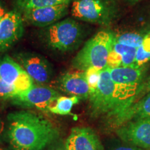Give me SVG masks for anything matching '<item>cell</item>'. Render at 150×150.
<instances>
[{
	"instance_id": "5",
	"label": "cell",
	"mask_w": 150,
	"mask_h": 150,
	"mask_svg": "<svg viewBox=\"0 0 150 150\" xmlns=\"http://www.w3.org/2000/svg\"><path fill=\"white\" fill-rule=\"evenodd\" d=\"M117 11V0H74L71 8L74 18L102 25L111 23Z\"/></svg>"
},
{
	"instance_id": "16",
	"label": "cell",
	"mask_w": 150,
	"mask_h": 150,
	"mask_svg": "<svg viewBox=\"0 0 150 150\" xmlns=\"http://www.w3.org/2000/svg\"><path fill=\"white\" fill-rule=\"evenodd\" d=\"M148 117H150V92L131 104L122 114L116 122L114 129H117L129 121Z\"/></svg>"
},
{
	"instance_id": "25",
	"label": "cell",
	"mask_w": 150,
	"mask_h": 150,
	"mask_svg": "<svg viewBox=\"0 0 150 150\" xmlns=\"http://www.w3.org/2000/svg\"><path fill=\"white\" fill-rule=\"evenodd\" d=\"M5 128L4 122L3 120L1 119V116H0V143L2 142V140L4 138V135H6Z\"/></svg>"
},
{
	"instance_id": "26",
	"label": "cell",
	"mask_w": 150,
	"mask_h": 150,
	"mask_svg": "<svg viewBox=\"0 0 150 150\" xmlns=\"http://www.w3.org/2000/svg\"><path fill=\"white\" fill-rule=\"evenodd\" d=\"M7 12L6 11L4 6L2 2L0 1V22H1V19L3 18V17L5 16V14Z\"/></svg>"
},
{
	"instance_id": "20",
	"label": "cell",
	"mask_w": 150,
	"mask_h": 150,
	"mask_svg": "<svg viewBox=\"0 0 150 150\" xmlns=\"http://www.w3.org/2000/svg\"><path fill=\"white\" fill-rule=\"evenodd\" d=\"M144 36L137 33H125L122 34L115 35V42L124 45L138 48L141 45Z\"/></svg>"
},
{
	"instance_id": "14",
	"label": "cell",
	"mask_w": 150,
	"mask_h": 150,
	"mask_svg": "<svg viewBox=\"0 0 150 150\" xmlns=\"http://www.w3.org/2000/svg\"><path fill=\"white\" fill-rule=\"evenodd\" d=\"M146 71L145 65L139 67H119L109 69L110 77L116 85L137 88L143 82Z\"/></svg>"
},
{
	"instance_id": "1",
	"label": "cell",
	"mask_w": 150,
	"mask_h": 150,
	"mask_svg": "<svg viewBox=\"0 0 150 150\" xmlns=\"http://www.w3.org/2000/svg\"><path fill=\"white\" fill-rule=\"evenodd\" d=\"M59 136L53 123L37 112L21 110L7 117L6 136L13 150H44Z\"/></svg>"
},
{
	"instance_id": "17",
	"label": "cell",
	"mask_w": 150,
	"mask_h": 150,
	"mask_svg": "<svg viewBox=\"0 0 150 150\" xmlns=\"http://www.w3.org/2000/svg\"><path fill=\"white\" fill-rule=\"evenodd\" d=\"M80 100L81 98L77 96H59L56 99L55 104L49 107L48 112L61 115H72V108Z\"/></svg>"
},
{
	"instance_id": "2",
	"label": "cell",
	"mask_w": 150,
	"mask_h": 150,
	"mask_svg": "<svg viewBox=\"0 0 150 150\" xmlns=\"http://www.w3.org/2000/svg\"><path fill=\"white\" fill-rule=\"evenodd\" d=\"M90 108L93 117H106L107 125L110 127L122 112L118 99L116 85L110 77L109 69L101 71L100 80L97 88L89 96Z\"/></svg>"
},
{
	"instance_id": "18",
	"label": "cell",
	"mask_w": 150,
	"mask_h": 150,
	"mask_svg": "<svg viewBox=\"0 0 150 150\" xmlns=\"http://www.w3.org/2000/svg\"><path fill=\"white\" fill-rule=\"evenodd\" d=\"M74 0H18V6L20 9L38 8V7L70 4Z\"/></svg>"
},
{
	"instance_id": "29",
	"label": "cell",
	"mask_w": 150,
	"mask_h": 150,
	"mask_svg": "<svg viewBox=\"0 0 150 150\" xmlns=\"http://www.w3.org/2000/svg\"><path fill=\"white\" fill-rule=\"evenodd\" d=\"M129 1H131V2H137V1H140V0H129Z\"/></svg>"
},
{
	"instance_id": "19",
	"label": "cell",
	"mask_w": 150,
	"mask_h": 150,
	"mask_svg": "<svg viewBox=\"0 0 150 150\" xmlns=\"http://www.w3.org/2000/svg\"><path fill=\"white\" fill-rule=\"evenodd\" d=\"M150 61V33L144 36L141 45L137 48L135 67H139L145 65Z\"/></svg>"
},
{
	"instance_id": "7",
	"label": "cell",
	"mask_w": 150,
	"mask_h": 150,
	"mask_svg": "<svg viewBox=\"0 0 150 150\" xmlns=\"http://www.w3.org/2000/svg\"><path fill=\"white\" fill-rule=\"evenodd\" d=\"M116 134L126 143L150 149V117L129 121L116 129Z\"/></svg>"
},
{
	"instance_id": "9",
	"label": "cell",
	"mask_w": 150,
	"mask_h": 150,
	"mask_svg": "<svg viewBox=\"0 0 150 150\" xmlns=\"http://www.w3.org/2000/svg\"><path fill=\"white\" fill-rule=\"evenodd\" d=\"M22 18L27 23L38 27H46L59 22L67 15L69 4L22 9Z\"/></svg>"
},
{
	"instance_id": "27",
	"label": "cell",
	"mask_w": 150,
	"mask_h": 150,
	"mask_svg": "<svg viewBox=\"0 0 150 150\" xmlns=\"http://www.w3.org/2000/svg\"><path fill=\"white\" fill-rule=\"evenodd\" d=\"M49 150H67L65 145H62L61 144H56V145L53 146Z\"/></svg>"
},
{
	"instance_id": "4",
	"label": "cell",
	"mask_w": 150,
	"mask_h": 150,
	"mask_svg": "<svg viewBox=\"0 0 150 150\" xmlns=\"http://www.w3.org/2000/svg\"><path fill=\"white\" fill-rule=\"evenodd\" d=\"M42 38L49 47L59 52H69L76 48L83 35L82 26L67 18L47 27L42 31Z\"/></svg>"
},
{
	"instance_id": "3",
	"label": "cell",
	"mask_w": 150,
	"mask_h": 150,
	"mask_svg": "<svg viewBox=\"0 0 150 150\" xmlns=\"http://www.w3.org/2000/svg\"><path fill=\"white\" fill-rule=\"evenodd\" d=\"M115 35L107 31H99L84 45L73 59L75 68L85 71L89 67L102 70L107 67Z\"/></svg>"
},
{
	"instance_id": "11",
	"label": "cell",
	"mask_w": 150,
	"mask_h": 150,
	"mask_svg": "<svg viewBox=\"0 0 150 150\" xmlns=\"http://www.w3.org/2000/svg\"><path fill=\"white\" fill-rule=\"evenodd\" d=\"M65 146L67 150H104L96 133L89 127H84L72 128Z\"/></svg>"
},
{
	"instance_id": "12",
	"label": "cell",
	"mask_w": 150,
	"mask_h": 150,
	"mask_svg": "<svg viewBox=\"0 0 150 150\" xmlns=\"http://www.w3.org/2000/svg\"><path fill=\"white\" fill-rule=\"evenodd\" d=\"M20 65L28 73L33 81L45 83L52 77V68L42 56L33 54H21L18 56Z\"/></svg>"
},
{
	"instance_id": "6",
	"label": "cell",
	"mask_w": 150,
	"mask_h": 150,
	"mask_svg": "<svg viewBox=\"0 0 150 150\" xmlns=\"http://www.w3.org/2000/svg\"><path fill=\"white\" fill-rule=\"evenodd\" d=\"M59 97V93L51 88L33 85L27 91L20 92L11 101L14 104L48 112Z\"/></svg>"
},
{
	"instance_id": "15",
	"label": "cell",
	"mask_w": 150,
	"mask_h": 150,
	"mask_svg": "<svg viewBox=\"0 0 150 150\" xmlns=\"http://www.w3.org/2000/svg\"><path fill=\"white\" fill-rule=\"evenodd\" d=\"M136 48L124 45L115 42L108 58L107 67L109 69L119 67H135Z\"/></svg>"
},
{
	"instance_id": "23",
	"label": "cell",
	"mask_w": 150,
	"mask_h": 150,
	"mask_svg": "<svg viewBox=\"0 0 150 150\" xmlns=\"http://www.w3.org/2000/svg\"><path fill=\"white\" fill-rule=\"evenodd\" d=\"M149 92H150V76L147 79H146L145 81L142 82L141 85L139 86L138 92H137V94H136L135 102L139 100L140 99H141L142 97H143L145 95L149 93Z\"/></svg>"
},
{
	"instance_id": "28",
	"label": "cell",
	"mask_w": 150,
	"mask_h": 150,
	"mask_svg": "<svg viewBox=\"0 0 150 150\" xmlns=\"http://www.w3.org/2000/svg\"><path fill=\"white\" fill-rule=\"evenodd\" d=\"M0 150H13L10 147V148L8 147H0Z\"/></svg>"
},
{
	"instance_id": "10",
	"label": "cell",
	"mask_w": 150,
	"mask_h": 150,
	"mask_svg": "<svg viewBox=\"0 0 150 150\" xmlns=\"http://www.w3.org/2000/svg\"><path fill=\"white\" fill-rule=\"evenodd\" d=\"M23 18L16 11L7 12L0 22V52L7 51L23 34Z\"/></svg>"
},
{
	"instance_id": "21",
	"label": "cell",
	"mask_w": 150,
	"mask_h": 150,
	"mask_svg": "<svg viewBox=\"0 0 150 150\" xmlns=\"http://www.w3.org/2000/svg\"><path fill=\"white\" fill-rule=\"evenodd\" d=\"M101 71L95 67H89L85 72L86 81L90 88V95L94 93L97 88L99 80H100Z\"/></svg>"
},
{
	"instance_id": "8",
	"label": "cell",
	"mask_w": 150,
	"mask_h": 150,
	"mask_svg": "<svg viewBox=\"0 0 150 150\" xmlns=\"http://www.w3.org/2000/svg\"><path fill=\"white\" fill-rule=\"evenodd\" d=\"M0 79L20 92L26 91L33 86V81L20 63L5 56L0 59Z\"/></svg>"
},
{
	"instance_id": "22",
	"label": "cell",
	"mask_w": 150,
	"mask_h": 150,
	"mask_svg": "<svg viewBox=\"0 0 150 150\" xmlns=\"http://www.w3.org/2000/svg\"><path fill=\"white\" fill-rule=\"evenodd\" d=\"M19 92L13 86H9L0 79V99L11 100Z\"/></svg>"
},
{
	"instance_id": "13",
	"label": "cell",
	"mask_w": 150,
	"mask_h": 150,
	"mask_svg": "<svg viewBox=\"0 0 150 150\" xmlns=\"http://www.w3.org/2000/svg\"><path fill=\"white\" fill-rule=\"evenodd\" d=\"M59 88L71 96L88 99L90 88L86 81L85 72H66L60 76L58 81Z\"/></svg>"
},
{
	"instance_id": "24",
	"label": "cell",
	"mask_w": 150,
	"mask_h": 150,
	"mask_svg": "<svg viewBox=\"0 0 150 150\" xmlns=\"http://www.w3.org/2000/svg\"><path fill=\"white\" fill-rule=\"evenodd\" d=\"M111 150H143V149L130 145L127 146H119V147H114Z\"/></svg>"
}]
</instances>
